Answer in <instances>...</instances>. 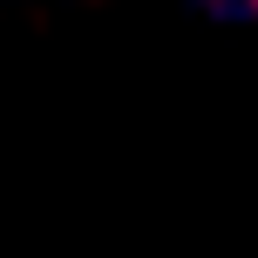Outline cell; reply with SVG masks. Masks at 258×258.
<instances>
[{
	"mask_svg": "<svg viewBox=\"0 0 258 258\" xmlns=\"http://www.w3.org/2000/svg\"><path fill=\"white\" fill-rule=\"evenodd\" d=\"M204 7H211V14H224V21H251L258 0H204Z\"/></svg>",
	"mask_w": 258,
	"mask_h": 258,
	"instance_id": "cell-1",
	"label": "cell"
}]
</instances>
